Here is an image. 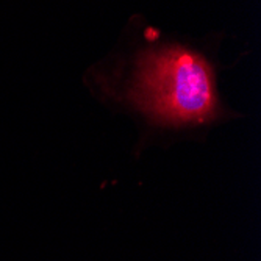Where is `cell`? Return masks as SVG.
<instances>
[{
	"label": "cell",
	"instance_id": "cell-1",
	"mask_svg": "<svg viewBox=\"0 0 261 261\" xmlns=\"http://www.w3.org/2000/svg\"><path fill=\"white\" fill-rule=\"evenodd\" d=\"M127 99L163 125L203 124L219 111L211 66L185 47L141 55Z\"/></svg>",
	"mask_w": 261,
	"mask_h": 261
}]
</instances>
